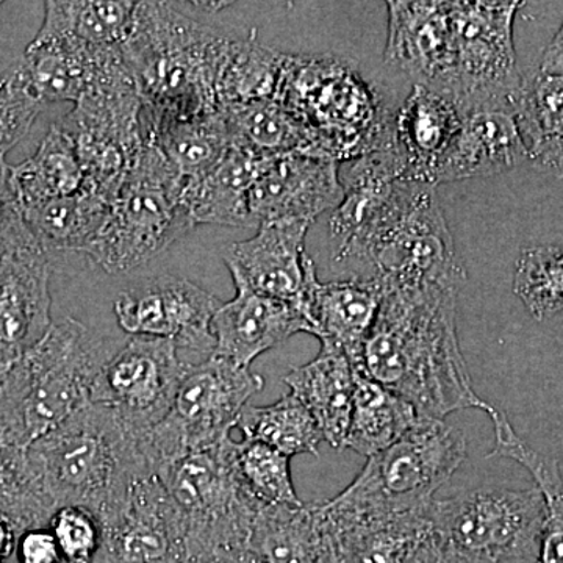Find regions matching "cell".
<instances>
[{"instance_id": "1", "label": "cell", "mask_w": 563, "mask_h": 563, "mask_svg": "<svg viewBox=\"0 0 563 563\" xmlns=\"http://www.w3.org/2000/svg\"><path fill=\"white\" fill-rule=\"evenodd\" d=\"M457 296L443 287L383 292L363 346L362 373L412 404L422 418L443 420L488 407L474 391L459 343Z\"/></svg>"}, {"instance_id": "2", "label": "cell", "mask_w": 563, "mask_h": 563, "mask_svg": "<svg viewBox=\"0 0 563 563\" xmlns=\"http://www.w3.org/2000/svg\"><path fill=\"white\" fill-rule=\"evenodd\" d=\"M228 36L172 2H139L122 54L150 120H184L220 110L214 91Z\"/></svg>"}, {"instance_id": "3", "label": "cell", "mask_w": 563, "mask_h": 563, "mask_svg": "<svg viewBox=\"0 0 563 563\" xmlns=\"http://www.w3.org/2000/svg\"><path fill=\"white\" fill-rule=\"evenodd\" d=\"M29 459L55 510L87 507L99 520L136 477L155 473L139 439L110 409L90 401L36 440Z\"/></svg>"}, {"instance_id": "4", "label": "cell", "mask_w": 563, "mask_h": 563, "mask_svg": "<svg viewBox=\"0 0 563 563\" xmlns=\"http://www.w3.org/2000/svg\"><path fill=\"white\" fill-rule=\"evenodd\" d=\"M113 352L80 321L65 318L0 376V443L29 450L90 401L92 380Z\"/></svg>"}, {"instance_id": "5", "label": "cell", "mask_w": 563, "mask_h": 563, "mask_svg": "<svg viewBox=\"0 0 563 563\" xmlns=\"http://www.w3.org/2000/svg\"><path fill=\"white\" fill-rule=\"evenodd\" d=\"M276 101L306 125L320 157L357 161L393 146L395 117L383 98L332 55H285Z\"/></svg>"}, {"instance_id": "6", "label": "cell", "mask_w": 563, "mask_h": 563, "mask_svg": "<svg viewBox=\"0 0 563 563\" xmlns=\"http://www.w3.org/2000/svg\"><path fill=\"white\" fill-rule=\"evenodd\" d=\"M185 181L154 144L139 158L111 202L109 218L84 254L109 274L131 273L195 228Z\"/></svg>"}, {"instance_id": "7", "label": "cell", "mask_w": 563, "mask_h": 563, "mask_svg": "<svg viewBox=\"0 0 563 563\" xmlns=\"http://www.w3.org/2000/svg\"><path fill=\"white\" fill-rule=\"evenodd\" d=\"M465 455V437L457 429L426 418L390 448L368 457L361 474L329 506L384 514L426 509Z\"/></svg>"}, {"instance_id": "8", "label": "cell", "mask_w": 563, "mask_h": 563, "mask_svg": "<svg viewBox=\"0 0 563 563\" xmlns=\"http://www.w3.org/2000/svg\"><path fill=\"white\" fill-rule=\"evenodd\" d=\"M433 539L454 563L536 561L544 521L539 488L484 487L429 509Z\"/></svg>"}, {"instance_id": "9", "label": "cell", "mask_w": 563, "mask_h": 563, "mask_svg": "<svg viewBox=\"0 0 563 563\" xmlns=\"http://www.w3.org/2000/svg\"><path fill=\"white\" fill-rule=\"evenodd\" d=\"M263 385V377L250 368L213 355L188 365L168 415L139 439L154 472L231 435L251 396Z\"/></svg>"}, {"instance_id": "10", "label": "cell", "mask_w": 563, "mask_h": 563, "mask_svg": "<svg viewBox=\"0 0 563 563\" xmlns=\"http://www.w3.org/2000/svg\"><path fill=\"white\" fill-rule=\"evenodd\" d=\"M232 437L165 463L155 472L187 523L188 558L213 548H246L263 504L244 490L232 466Z\"/></svg>"}, {"instance_id": "11", "label": "cell", "mask_w": 563, "mask_h": 563, "mask_svg": "<svg viewBox=\"0 0 563 563\" xmlns=\"http://www.w3.org/2000/svg\"><path fill=\"white\" fill-rule=\"evenodd\" d=\"M143 101L133 74L88 92L58 124L76 144L84 188L113 201L144 146Z\"/></svg>"}, {"instance_id": "12", "label": "cell", "mask_w": 563, "mask_h": 563, "mask_svg": "<svg viewBox=\"0 0 563 563\" xmlns=\"http://www.w3.org/2000/svg\"><path fill=\"white\" fill-rule=\"evenodd\" d=\"M374 279L385 291L443 287L461 291L465 265L455 251L453 233L435 187L421 184L399 220L384 233L369 255Z\"/></svg>"}, {"instance_id": "13", "label": "cell", "mask_w": 563, "mask_h": 563, "mask_svg": "<svg viewBox=\"0 0 563 563\" xmlns=\"http://www.w3.org/2000/svg\"><path fill=\"white\" fill-rule=\"evenodd\" d=\"M188 365L172 340L132 336L99 369L90 402L110 409L140 439L168 415Z\"/></svg>"}, {"instance_id": "14", "label": "cell", "mask_w": 563, "mask_h": 563, "mask_svg": "<svg viewBox=\"0 0 563 563\" xmlns=\"http://www.w3.org/2000/svg\"><path fill=\"white\" fill-rule=\"evenodd\" d=\"M521 7V2H451L459 110L514 103L523 84L514 44L515 16Z\"/></svg>"}, {"instance_id": "15", "label": "cell", "mask_w": 563, "mask_h": 563, "mask_svg": "<svg viewBox=\"0 0 563 563\" xmlns=\"http://www.w3.org/2000/svg\"><path fill=\"white\" fill-rule=\"evenodd\" d=\"M395 147L372 152L352 163L343 199L332 211L336 261L368 262L374 246L399 220L420 187Z\"/></svg>"}, {"instance_id": "16", "label": "cell", "mask_w": 563, "mask_h": 563, "mask_svg": "<svg viewBox=\"0 0 563 563\" xmlns=\"http://www.w3.org/2000/svg\"><path fill=\"white\" fill-rule=\"evenodd\" d=\"M103 563H187L184 515L155 473L136 477L101 518Z\"/></svg>"}, {"instance_id": "17", "label": "cell", "mask_w": 563, "mask_h": 563, "mask_svg": "<svg viewBox=\"0 0 563 563\" xmlns=\"http://www.w3.org/2000/svg\"><path fill=\"white\" fill-rule=\"evenodd\" d=\"M220 306L192 282L161 276L122 291L113 312L122 331L132 336L172 340L180 352H195L206 361L213 354L211 321Z\"/></svg>"}, {"instance_id": "18", "label": "cell", "mask_w": 563, "mask_h": 563, "mask_svg": "<svg viewBox=\"0 0 563 563\" xmlns=\"http://www.w3.org/2000/svg\"><path fill=\"white\" fill-rule=\"evenodd\" d=\"M310 225L301 221L268 222L258 225L252 239L233 243L224 252L233 280L243 282L263 296L291 303L307 321L310 299L320 282L313 258L306 252Z\"/></svg>"}, {"instance_id": "19", "label": "cell", "mask_w": 563, "mask_h": 563, "mask_svg": "<svg viewBox=\"0 0 563 563\" xmlns=\"http://www.w3.org/2000/svg\"><path fill=\"white\" fill-rule=\"evenodd\" d=\"M343 192L336 162L298 152L263 157L251 190L252 221L313 224L324 211L339 207Z\"/></svg>"}, {"instance_id": "20", "label": "cell", "mask_w": 563, "mask_h": 563, "mask_svg": "<svg viewBox=\"0 0 563 563\" xmlns=\"http://www.w3.org/2000/svg\"><path fill=\"white\" fill-rule=\"evenodd\" d=\"M385 62L418 87L454 102L455 41L451 2H388Z\"/></svg>"}, {"instance_id": "21", "label": "cell", "mask_w": 563, "mask_h": 563, "mask_svg": "<svg viewBox=\"0 0 563 563\" xmlns=\"http://www.w3.org/2000/svg\"><path fill=\"white\" fill-rule=\"evenodd\" d=\"M29 90L44 107L80 101L103 84L132 73L122 46L99 47L36 35L16 66Z\"/></svg>"}, {"instance_id": "22", "label": "cell", "mask_w": 563, "mask_h": 563, "mask_svg": "<svg viewBox=\"0 0 563 563\" xmlns=\"http://www.w3.org/2000/svg\"><path fill=\"white\" fill-rule=\"evenodd\" d=\"M51 266L41 246L0 262V376L35 350L52 329Z\"/></svg>"}, {"instance_id": "23", "label": "cell", "mask_w": 563, "mask_h": 563, "mask_svg": "<svg viewBox=\"0 0 563 563\" xmlns=\"http://www.w3.org/2000/svg\"><path fill=\"white\" fill-rule=\"evenodd\" d=\"M429 509L354 512L321 503L328 563H409L432 536Z\"/></svg>"}, {"instance_id": "24", "label": "cell", "mask_w": 563, "mask_h": 563, "mask_svg": "<svg viewBox=\"0 0 563 563\" xmlns=\"http://www.w3.org/2000/svg\"><path fill=\"white\" fill-rule=\"evenodd\" d=\"M461 117L453 146L433 177L435 187L507 173L529 158L512 102L470 107Z\"/></svg>"}, {"instance_id": "25", "label": "cell", "mask_w": 563, "mask_h": 563, "mask_svg": "<svg viewBox=\"0 0 563 563\" xmlns=\"http://www.w3.org/2000/svg\"><path fill=\"white\" fill-rule=\"evenodd\" d=\"M236 295L221 303L211 321L213 357L250 368L263 352L279 346L295 333L312 335V325L291 303L251 290L233 280Z\"/></svg>"}, {"instance_id": "26", "label": "cell", "mask_w": 563, "mask_h": 563, "mask_svg": "<svg viewBox=\"0 0 563 563\" xmlns=\"http://www.w3.org/2000/svg\"><path fill=\"white\" fill-rule=\"evenodd\" d=\"M461 121V110L450 98L413 85L395 117L393 140L412 179L435 187L433 177L453 146Z\"/></svg>"}, {"instance_id": "27", "label": "cell", "mask_w": 563, "mask_h": 563, "mask_svg": "<svg viewBox=\"0 0 563 563\" xmlns=\"http://www.w3.org/2000/svg\"><path fill=\"white\" fill-rule=\"evenodd\" d=\"M383 301V288L368 277L318 282L309 303L312 335L339 347L362 373L363 346L372 332Z\"/></svg>"}, {"instance_id": "28", "label": "cell", "mask_w": 563, "mask_h": 563, "mask_svg": "<svg viewBox=\"0 0 563 563\" xmlns=\"http://www.w3.org/2000/svg\"><path fill=\"white\" fill-rule=\"evenodd\" d=\"M284 380L312 415L324 442L333 450H346L355 383V369L347 355L332 344L321 343L320 354L292 368Z\"/></svg>"}, {"instance_id": "29", "label": "cell", "mask_w": 563, "mask_h": 563, "mask_svg": "<svg viewBox=\"0 0 563 563\" xmlns=\"http://www.w3.org/2000/svg\"><path fill=\"white\" fill-rule=\"evenodd\" d=\"M262 158L254 152L232 144L228 154L211 172L185 185V201L195 224L232 228L254 225L250 198Z\"/></svg>"}, {"instance_id": "30", "label": "cell", "mask_w": 563, "mask_h": 563, "mask_svg": "<svg viewBox=\"0 0 563 563\" xmlns=\"http://www.w3.org/2000/svg\"><path fill=\"white\" fill-rule=\"evenodd\" d=\"M141 124L144 141L162 152L185 185L211 172L232 146L221 110L184 120H150L141 114Z\"/></svg>"}, {"instance_id": "31", "label": "cell", "mask_w": 563, "mask_h": 563, "mask_svg": "<svg viewBox=\"0 0 563 563\" xmlns=\"http://www.w3.org/2000/svg\"><path fill=\"white\" fill-rule=\"evenodd\" d=\"M246 548L263 563H328L321 504L262 506Z\"/></svg>"}, {"instance_id": "32", "label": "cell", "mask_w": 563, "mask_h": 563, "mask_svg": "<svg viewBox=\"0 0 563 563\" xmlns=\"http://www.w3.org/2000/svg\"><path fill=\"white\" fill-rule=\"evenodd\" d=\"M485 413L495 429L490 457H506L520 463L536 481L544 501V521L536 563H563V479L559 462L526 443L510 424L507 415L488 404Z\"/></svg>"}, {"instance_id": "33", "label": "cell", "mask_w": 563, "mask_h": 563, "mask_svg": "<svg viewBox=\"0 0 563 563\" xmlns=\"http://www.w3.org/2000/svg\"><path fill=\"white\" fill-rule=\"evenodd\" d=\"M422 418L412 404L383 384L355 372L350 429L344 448L363 457L387 450L412 431Z\"/></svg>"}, {"instance_id": "34", "label": "cell", "mask_w": 563, "mask_h": 563, "mask_svg": "<svg viewBox=\"0 0 563 563\" xmlns=\"http://www.w3.org/2000/svg\"><path fill=\"white\" fill-rule=\"evenodd\" d=\"M514 109L529 158L563 177V74L523 77Z\"/></svg>"}, {"instance_id": "35", "label": "cell", "mask_w": 563, "mask_h": 563, "mask_svg": "<svg viewBox=\"0 0 563 563\" xmlns=\"http://www.w3.org/2000/svg\"><path fill=\"white\" fill-rule=\"evenodd\" d=\"M10 177L22 210L76 195L85 180L76 144L58 122L51 125L32 157L10 166Z\"/></svg>"}, {"instance_id": "36", "label": "cell", "mask_w": 563, "mask_h": 563, "mask_svg": "<svg viewBox=\"0 0 563 563\" xmlns=\"http://www.w3.org/2000/svg\"><path fill=\"white\" fill-rule=\"evenodd\" d=\"M285 55L263 46L255 33L246 40L225 38L214 81L218 107L276 101Z\"/></svg>"}, {"instance_id": "37", "label": "cell", "mask_w": 563, "mask_h": 563, "mask_svg": "<svg viewBox=\"0 0 563 563\" xmlns=\"http://www.w3.org/2000/svg\"><path fill=\"white\" fill-rule=\"evenodd\" d=\"M111 202L106 196L81 187L76 195L29 207L24 218L44 251L84 252L106 224Z\"/></svg>"}, {"instance_id": "38", "label": "cell", "mask_w": 563, "mask_h": 563, "mask_svg": "<svg viewBox=\"0 0 563 563\" xmlns=\"http://www.w3.org/2000/svg\"><path fill=\"white\" fill-rule=\"evenodd\" d=\"M220 110L228 122L232 144L236 146L261 157L296 152L320 157L306 125L277 101L242 103Z\"/></svg>"}, {"instance_id": "39", "label": "cell", "mask_w": 563, "mask_h": 563, "mask_svg": "<svg viewBox=\"0 0 563 563\" xmlns=\"http://www.w3.org/2000/svg\"><path fill=\"white\" fill-rule=\"evenodd\" d=\"M139 2H46L36 35L88 46H122L131 35Z\"/></svg>"}, {"instance_id": "40", "label": "cell", "mask_w": 563, "mask_h": 563, "mask_svg": "<svg viewBox=\"0 0 563 563\" xmlns=\"http://www.w3.org/2000/svg\"><path fill=\"white\" fill-rule=\"evenodd\" d=\"M235 428L243 440L266 444L290 459L299 454L318 455L324 442L312 415L291 393L269 406L244 407Z\"/></svg>"}, {"instance_id": "41", "label": "cell", "mask_w": 563, "mask_h": 563, "mask_svg": "<svg viewBox=\"0 0 563 563\" xmlns=\"http://www.w3.org/2000/svg\"><path fill=\"white\" fill-rule=\"evenodd\" d=\"M54 504L33 472L29 450L0 443V517L20 533L49 526Z\"/></svg>"}, {"instance_id": "42", "label": "cell", "mask_w": 563, "mask_h": 563, "mask_svg": "<svg viewBox=\"0 0 563 563\" xmlns=\"http://www.w3.org/2000/svg\"><path fill=\"white\" fill-rule=\"evenodd\" d=\"M232 466L236 479L263 506L302 504L292 485L290 457L257 442H232Z\"/></svg>"}, {"instance_id": "43", "label": "cell", "mask_w": 563, "mask_h": 563, "mask_svg": "<svg viewBox=\"0 0 563 563\" xmlns=\"http://www.w3.org/2000/svg\"><path fill=\"white\" fill-rule=\"evenodd\" d=\"M514 291L536 320L563 312V242L526 247L515 268Z\"/></svg>"}, {"instance_id": "44", "label": "cell", "mask_w": 563, "mask_h": 563, "mask_svg": "<svg viewBox=\"0 0 563 563\" xmlns=\"http://www.w3.org/2000/svg\"><path fill=\"white\" fill-rule=\"evenodd\" d=\"M49 529L66 563H95L101 555L102 525L87 507H60L52 515Z\"/></svg>"}, {"instance_id": "45", "label": "cell", "mask_w": 563, "mask_h": 563, "mask_svg": "<svg viewBox=\"0 0 563 563\" xmlns=\"http://www.w3.org/2000/svg\"><path fill=\"white\" fill-rule=\"evenodd\" d=\"M43 109L18 68L0 79V158L27 135Z\"/></svg>"}, {"instance_id": "46", "label": "cell", "mask_w": 563, "mask_h": 563, "mask_svg": "<svg viewBox=\"0 0 563 563\" xmlns=\"http://www.w3.org/2000/svg\"><path fill=\"white\" fill-rule=\"evenodd\" d=\"M40 246L25 222L24 210L11 185L10 165L0 158V262L7 255Z\"/></svg>"}, {"instance_id": "47", "label": "cell", "mask_w": 563, "mask_h": 563, "mask_svg": "<svg viewBox=\"0 0 563 563\" xmlns=\"http://www.w3.org/2000/svg\"><path fill=\"white\" fill-rule=\"evenodd\" d=\"M14 554L18 563H66L49 526L20 533Z\"/></svg>"}, {"instance_id": "48", "label": "cell", "mask_w": 563, "mask_h": 563, "mask_svg": "<svg viewBox=\"0 0 563 563\" xmlns=\"http://www.w3.org/2000/svg\"><path fill=\"white\" fill-rule=\"evenodd\" d=\"M187 563H263L247 548H213L191 554Z\"/></svg>"}, {"instance_id": "49", "label": "cell", "mask_w": 563, "mask_h": 563, "mask_svg": "<svg viewBox=\"0 0 563 563\" xmlns=\"http://www.w3.org/2000/svg\"><path fill=\"white\" fill-rule=\"evenodd\" d=\"M539 70L543 74H563V24L544 49Z\"/></svg>"}, {"instance_id": "50", "label": "cell", "mask_w": 563, "mask_h": 563, "mask_svg": "<svg viewBox=\"0 0 563 563\" xmlns=\"http://www.w3.org/2000/svg\"><path fill=\"white\" fill-rule=\"evenodd\" d=\"M409 563H446L442 548H440L437 540L433 539V532L432 536L418 548L417 553H415L412 561Z\"/></svg>"}, {"instance_id": "51", "label": "cell", "mask_w": 563, "mask_h": 563, "mask_svg": "<svg viewBox=\"0 0 563 563\" xmlns=\"http://www.w3.org/2000/svg\"><path fill=\"white\" fill-rule=\"evenodd\" d=\"M18 532L10 521L0 517V562L7 561L16 548Z\"/></svg>"}, {"instance_id": "52", "label": "cell", "mask_w": 563, "mask_h": 563, "mask_svg": "<svg viewBox=\"0 0 563 563\" xmlns=\"http://www.w3.org/2000/svg\"><path fill=\"white\" fill-rule=\"evenodd\" d=\"M443 555H444V554H443ZM444 559H446V558H444ZM446 563H454V562L448 561V559H446Z\"/></svg>"}, {"instance_id": "53", "label": "cell", "mask_w": 563, "mask_h": 563, "mask_svg": "<svg viewBox=\"0 0 563 563\" xmlns=\"http://www.w3.org/2000/svg\"><path fill=\"white\" fill-rule=\"evenodd\" d=\"M0 563H7V562H5V561H3V562H0Z\"/></svg>"}, {"instance_id": "54", "label": "cell", "mask_w": 563, "mask_h": 563, "mask_svg": "<svg viewBox=\"0 0 563 563\" xmlns=\"http://www.w3.org/2000/svg\"><path fill=\"white\" fill-rule=\"evenodd\" d=\"M0 5H2V3H0Z\"/></svg>"}]
</instances>
